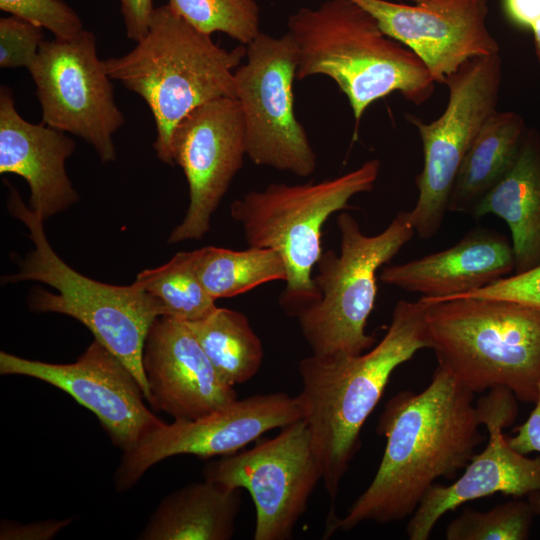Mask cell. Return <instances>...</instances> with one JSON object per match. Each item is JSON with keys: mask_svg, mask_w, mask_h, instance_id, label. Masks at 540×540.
<instances>
[{"mask_svg": "<svg viewBox=\"0 0 540 540\" xmlns=\"http://www.w3.org/2000/svg\"><path fill=\"white\" fill-rule=\"evenodd\" d=\"M474 393L438 365L428 386L400 391L384 405L377 433L386 438L376 474L343 517L329 515L327 536L363 522L410 517L440 477L454 478L483 442Z\"/></svg>", "mask_w": 540, "mask_h": 540, "instance_id": "6da1fadb", "label": "cell"}, {"mask_svg": "<svg viewBox=\"0 0 540 540\" xmlns=\"http://www.w3.org/2000/svg\"><path fill=\"white\" fill-rule=\"evenodd\" d=\"M425 307L421 300H399L383 338L361 354H312L299 362L302 419L332 501L360 448L361 429L392 373L419 350L430 349Z\"/></svg>", "mask_w": 540, "mask_h": 540, "instance_id": "7a4b0ae2", "label": "cell"}, {"mask_svg": "<svg viewBox=\"0 0 540 540\" xmlns=\"http://www.w3.org/2000/svg\"><path fill=\"white\" fill-rule=\"evenodd\" d=\"M287 28L298 49L296 79L331 78L347 97L356 126L372 103L394 92L416 105L434 92L435 81L418 55L352 0L301 7Z\"/></svg>", "mask_w": 540, "mask_h": 540, "instance_id": "3957f363", "label": "cell"}, {"mask_svg": "<svg viewBox=\"0 0 540 540\" xmlns=\"http://www.w3.org/2000/svg\"><path fill=\"white\" fill-rule=\"evenodd\" d=\"M127 54L102 60L106 74L139 95L155 122L153 148L165 164L177 124L193 109L214 99L235 98L234 72L246 45H217L169 4L155 8L147 34Z\"/></svg>", "mask_w": 540, "mask_h": 540, "instance_id": "277c9868", "label": "cell"}, {"mask_svg": "<svg viewBox=\"0 0 540 540\" xmlns=\"http://www.w3.org/2000/svg\"><path fill=\"white\" fill-rule=\"evenodd\" d=\"M425 303L438 365L474 394L511 390L524 403L540 394V309L508 299L458 297Z\"/></svg>", "mask_w": 540, "mask_h": 540, "instance_id": "5b68a950", "label": "cell"}, {"mask_svg": "<svg viewBox=\"0 0 540 540\" xmlns=\"http://www.w3.org/2000/svg\"><path fill=\"white\" fill-rule=\"evenodd\" d=\"M9 188L7 208L25 224L34 248L18 262V271L2 277V282L37 281L56 289L57 293L34 289L30 309L80 321L132 372L149 401L143 349L152 323L163 316L161 305L135 281L128 286L110 285L71 268L49 244L43 219L23 202L16 188Z\"/></svg>", "mask_w": 540, "mask_h": 540, "instance_id": "8992f818", "label": "cell"}, {"mask_svg": "<svg viewBox=\"0 0 540 540\" xmlns=\"http://www.w3.org/2000/svg\"><path fill=\"white\" fill-rule=\"evenodd\" d=\"M380 168V161L371 159L335 178L271 183L232 202L231 217L247 244L275 250L285 264L280 305L287 314L297 317L318 299L312 272L323 253L322 227L332 214L349 208L355 195L373 190Z\"/></svg>", "mask_w": 540, "mask_h": 540, "instance_id": "52a82bcc", "label": "cell"}, {"mask_svg": "<svg viewBox=\"0 0 540 540\" xmlns=\"http://www.w3.org/2000/svg\"><path fill=\"white\" fill-rule=\"evenodd\" d=\"M340 252L322 253L313 276L318 299L297 315L315 355L361 354L376 344L365 331L377 296V272L412 239L407 211H400L376 235L362 232L349 213L337 216Z\"/></svg>", "mask_w": 540, "mask_h": 540, "instance_id": "ba28073f", "label": "cell"}, {"mask_svg": "<svg viewBox=\"0 0 540 540\" xmlns=\"http://www.w3.org/2000/svg\"><path fill=\"white\" fill-rule=\"evenodd\" d=\"M501 80L499 53L469 59L446 78L449 98L439 118L425 123L406 115L418 129L423 150V168L415 179L418 199L407 211L419 238L431 239L440 231L463 159L485 121L497 110Z\"/></svg>", "mask_w": 540, "mask_h": 540, "instance_id": "9c48e42d", "label": "cell"}, {"mask_svg": "<svg viewBox=\"0 0 540 540\" xmlns=\"http://www.w3.org/2000/svg\"><path fill=\"white\" fill-rule=\"evenodd\" d=\"M298 49L286 32H260L246 45V62L234 72L235 98L245 123L246 154L256 165L308 177L317 156L294 109Z\"/></svg>", "mask_w": 540, "mask_h": 540, "instance_id": "30bf717a", "label": "cell"}, {"mask_svg": "<svg viewBox=\"0 0 540 540\" xmlns=\"http://www.w3.org/2000/svg\"><path fill=\"white\" fill-rule=\"evenodd\" d=\"M204 478L249 492L256 512L254 540H287L306 512L322 470L309 427L299 419L251 449L208 464Z\"/></svg>", "mask_w": 540, "mask_h": 540, "instance_id": "8fae6325", "label": "cell"}, {"mask_svg": "<svg viewBox=\"0 0 540 540\" xmlns=\"http://www.w3.org/2000/svg\"><path fill=\"white\" fill-rule=\"evenodd\" d=\"M27 70L42 122L83 139L102 162L115 161L113 135L126 121L116 104L112 79L97 56L95 35L84 29L72 38L44 40Z\"/></svg>", "mask_w": 540, "mask_h": 540, "instance_id": "7c38bea8", "label": "cell"}, {"mask_svg": "<svg viewBox=\"0 0 540 540\" xmlns=\"http://www.w3.org/2000/svg\"><path fill=\"white\" fill-rule=\"evenodd\" d=\"M302 416L297 396L274 392L237 398L194 420L164 422L133 449L123 452L115 472V488L119 492L129 490L148 469L172 456L209 458L235 453L266 432L281 429Z\"/></svg>", "mask_w": 540, "mask_h": 540, "instance_id": "4fadbf2b", "label": "cell"}, {"mask_svg": "<svg viewBox=\"0 0 540 540\" xmlns=\"http://www.w3.org/2000/svg\"><path fill=\"white\" fill-rule=\"evenodd\" d=\"M171 153L186 177L189 204L168 243L200 240L210 230L211 217L247 156L239 101L222 97L189 112L173 131Z\"/></svg>", "mask_w": 540, "mask_h": 540, "instance_id": "5bb4252c", "label": "cell"}, {"mask_svg": "<svg viewBox=\"0 0 540 540\" xmlns=\"http://www.w3.org/2000/svg\"><path fill=\"white\" fill-rule=\"evenodd\" d=\"M0 374L20 375L48 383L98 418L115 446L127 452L164 422L144 404L132 372L94 338L73 363L55 364L0 352Z\"/></svg>", "mask_w": 540, "mask_h": 540, "instance_id": "9a60e30c", "label": "cell"}, {"mask_svg": "<svg viewBox=\"0 0 540 540\" xmlns=\"http://www.w3.org/2000/svg\"><path fill=\"white\" fill-rule=\"evenodd\" d=\"M517 400L511 390L501 386L479 399L476 408L488 432V443L457 480L430 487L406 526L410 540H427L444 514L468 501L495 493L521 497L540 492V456L529 458L518 452L503 433L518 415Z\"/></svg>", "mask_w": 540, "mask_h": 540, "instance_id": "2e32d148", "label": "cell"}, {"mask_svg": "<svg viewBox=\"0 0 540 540\" xmlns=\"http://www.w3.org/2000/svg\"><path fill=\"white\" fill-rule=\"evenodd\" d=\"M382 31L415 52L435 83L444 84L469 59L499 53L486 25L488 0H352Z\"/></svg>", "mask_w": 540, "mask_h": 540, "instance_id": "e0dca14e", "label": "cell"}, {"mask_svg": "<svg viewBox=\"0 0 540 540\" xmlns=\"http://www.w3.org/2000/svg\"><path fill=\"white\" fill-rule=\"evenodd\" d=\"M142 362L149 404L174 419L194 420L237 399L184 321L157 317L147 333Z\"/></svg>", "mask_w": 540, "mask_h": 540, "instance_id": "ac0fdd59", "label": "cell"}, {"mask_svg": "<svg viewBox=\"0 0 540 540\" xmlns=\"http://www.w3.org/2000/svg\"><path fill=\"white\" fill-rule=\"evenodd\" d=\"M75 142L65 132L26 121L12 90L0 87V173L22 177L30 189L29 207L43 221L79 200L65 170Z\"/></svg>", "mask_w": 540, "mask_h": 540, "instance_id": "d6986e66", "label": "cell"}, {"mask_svg": "<svg viewBox=\"0 0 540 540\" xmlns=\"http://www.w3.org/2000/svg\"><path fill=\"white\" fill-rule=\"evenodd\" d=\"M514 271L511 242L494 230L477 228L445 250L382 267L379 279L423 299L440 301L479 290Z\"/></svg>", "mask_w": 540, "mask_h": 540, "instance_id": "ffe728a7", "label": "cell"}, {"mask_svg": "<svg viewBox=\"0 0 540 540\" xmlns=\"http://www.w3.org/2000/svg\"><path fill=\"white\" fill-rule=\"evenodd\" d=\"M495 215L506 222L515 258L514 273L540 264V132L529 128L519 157L474 210V218ZM513 273V274H514Z\"/></svg>", "mask_w": 540, "mask_h": 540, "instance_id": "44dd1931", "label": "cell"}, {"mask_svg": "<svg viewBox=\"0 0 540 540\" xmlns=\"http://www.w3.org/2000/svg\"><path fill=\"white\" fill-rule=\"evenodd\" d=\"M241 492L206 479L179 488L161 500L138 539L229 540Z\"/></svg>", "mask_w": 540, "mask_h": 540, "instance_id": "7402d4cb", "label": "cell"}, {"mask_svg": "<svg viewBox=\"0 0 540 540\" xmlns=\"http://www.w3.org/2000/svg\"><path fill=\"white\" fill-rule=\"evenodd\" d=\"M529 127L513 111H495L483 124L457 174L449 211L472 215L516 163Z\"/></svg>", "mask_w": 540, "mask_h": 540, "instance_id": "603a6c76", "label": "cell"}, {"mask_svg": "<svg viewBox=\"0 0 540 540\" xmlns=\"http://www.w3.org/2000/svg\"><path fill=\"white\" fill-rule=\"evenodd\" d=\"M219 377L228 385L256 375L263 362V345L240 311L217 307L208 316L186 322Z\"/></svg>", "mask_w": 540, "mask_h": 540, "instance_id": "cb8c5ba5", "label": "cell"}, {"mask_svg": "<svg viewBox=\"0 0 540 540\" xmlns=\"http://www.w3.org/2000/svg\"><path fill=\"white\" fill-rule=\"evenodd\" d=\"M191 257L198 279L215 299L238 296L272 281L285 282L287 277L281 256L270 248L237 251L206 246L191 251Z\"/></svg>", "mask_w": 540, "mask_h": 540, "instance_id": "d4e9b609", "label": "cell"}, {"mask_svg": "<svg viewBox=\"0 0 540 540\" xmlns=\"http://www.w3.org/2000/svg\"><path fill=\"white\" fill-rule=\"evenodd\" d=\"M135 282L159 302L163 316L193 322L217 308L195 273L191 252H178L165 264L139 272Z\"/></svg>", "mask_w": 540, "mask_h": 540, "instance_id": "484cf974", "label": "cell"}, {"mask_svg": "<svg viewBox=\"0 0 540 540\" xmlns=\"http://www.w3.org/2000/svg\"><path fill=\"white\" fill-rule=\"evenodd\" d=\"M169 6L198 30L222 32L242 45L260 31V9L255 0H169Z\"/></svg>", "mask_w": 540, "mask_h": 540, "instance_id": "4316f807", "label": "cell"}, {"mask_svg": "<svg viewBox=\"0 0 540 540\" xmlns=\"http://www.w3.org/2000/svg\"><path fill=\"white\" fill-rule=\"evenodd\" d=\"M534 511L522 500L502 503L488 511L466 508L447 526V540H526Z\"/></svg>", "mask_w": 540, "mask_h": 540, "instance_id": "83f0119b", "label": "cell"}, {"mask_svg": "<svg viewBox=\"0 0 540 540\" xmlns=\"http://www.w3.org/2000/svg\"><path fill=\"white\" fill-rule=\"evenodd\" d=\"M0 9L47 29L58 39L84 30L80 16L62 0H0Z\"/></svg>", "mask_w": 540, "mask_h": 540, "instance_id": "f1b7e54d", "label": "cell"}, {"mask_svg": "<svg viewBox=\"0 0 540 540\" xmlns=\"http://www.w3.org/2000/svg\"><path fill=\"white\" fill-rule=\"evenodd\" d=\"M41 27L16 16L0 19V67L28 69L43 43Z\"/></svg>", "mask_w": 540, "mask_h": 540, "instance_id": "f546056e", "label": "cell"}, {"mask_svg": "<svg viewBox=\"0 0 540 540\" xmlns=\"http://www.w3.org/2000/svg\"><path fill=\"white\" fill-rule=\"evenodd\" d=\"M467 296L508 299L540 309V264L459 297Z\"/></svg>", "mask_w": 540, "mask_h": 540, "instance_id": "4dcf8cb0", "label": "cell"}, {"mask_svg": "<svg viewBox=\"0 0 540 540\" xmlns=\"http://www.w3.org/2000/svg\"><path fill=\"white\" fill-rule=\"evenodd\" d=\"M515 432L514 436H507L512 448L525 455L531 452H540V394L528 419L516 427ZM528 501L534 514L540 517V492L529 495Z\"/></svg>", "mask_w": 540, "mask_h": 540, "instance_id": "1f68e13d", "label": "cell"}, {"mask_svg": "<svg viewBox=\"0 0 540 540\" xmlns=\"http://www.w3.org/2000/svg\"><path fill=\"white\" fill-rule=\"evenodd\" d=\"M72 522L71 518L49 519L27 524L2 520L0 525L1 540H49Z\"/></svg>", "mask_w": 540, "mask_h": 540, "instance_id": "d6a6232c", "label": "cell"}, {"mask_svg": "<svg viewBox=\"0 0 540 540\" xmlns=\"http://www.w3.org/2000/svg\"><path fill=\"white\" fill-rule=\"evenodd\" d=\"M502 10L513 25L531 31L540 64V0H502Z\"/></svg>", "mask_w": 540, "mask_h": 540, "instance_id": "836d02e7", "label": "cell"}, {"mask_svg": "<svg viewBox=\"0 0 540 540\" xmlns=\"http://www.w3.org/2000/svg\"><path fill=\"white\" fill-rule=\"evenodd\" d=\"M121 14L129 39L138 42L148 32L155 8L152 0H120Z\"/></svg>", "mask_w": 540, "mask_h": 540, "instance_id": "e575fe53", "label": "cell"}, {"mask_svg": "<svg viewBox=\"0 0 540 540\" xmlns=\"http://www.w3.org/2000/svg\"><path fill=\"white\" fill-rule=\"evenodd\" d=\"M409 1H412V2H417L418 0H409Z\"/></svg>", "mask_w": 540, "mask_h": 540, "instance_id": "d590c367", "label": "cell"}]
</instances>
